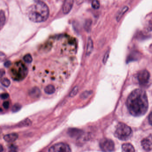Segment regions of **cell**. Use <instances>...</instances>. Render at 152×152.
Returning <instances> with one entry per match:
<instances>
[{
    "label": "cell",
    "mask_w": 152,
    "mask_h": 152,
    "mask_svg": "<svg viewBox=\"0 0 152 152\" xmlns=\"http://www.w3.org/2000/svg\"><path fill=\"white\" fill-rule=\"evenodd\" d=\"M21 105L20 104H15L12 106V112L16 113L19 111L21 109Z\"/></svg>",
    "instance_id": "44dd1931"
},
{
    "label": "cell",
    "mask_w": 152,
    "mask_h": 152,
    "mask_svg": "<svg viewBox=\"0 0 152 152\" xmlns=\"http://www.w3.org/2000/svg\"><path fill=\"white\" fill-rule=\"evenodd\" d=\"M79 92V87L77 86H75L71 90L69 94V96L71 97H74Z\"/></svg>",
    "instance_id": "d6986e66"
},
{
    "label": "cell",
    "mask_w": 152,
    "mask_h": 152,
    "mask_svg": "<svg viewBox=\"0 0 152 152\" xmlns=\"http://www.w3.org/2000/svg\"></svg>",
    "instance_id": "1f68e13d"
},
{
    "label": "cell",
    "mask_w": 152,
    "mask_h": 152,
    "mask_svg": "<svg viewBox=\"0 0 152 152\" xmlns=\"http://www.w3.org/2000/svg\"><path fill=\"white\" fill-rule=\"evenodd\" d=\"M91 23H92V22H91V20H90V21L88 20V21L86 22L85 24L84 27L87 31H89L90 27H91Z\"/></svg>",
    "instance_id": "cb8c5ba5"
},
{
    "label": "cell",
    "mask_w": 152,
    "mask_h": 152,
    "mask_svg": "<svg viewBox=\"0 0 152 152\" xmlns=\"http://www.w3.org/2000/svg\"><path fill=\"white\" fill-rule=\"evenodd\" d=\"M108 56H109V54L108 53H107L106 54H105V56H104V58L103 61L104 63L106 62V61H107V59H108Z\"/></svg>",
    "instance_id": "f546056e"
},
{
    "label": "cell",
    "mask_w": 152,
    "mask_h": 152,
    "mask_svg": "<svg viewBox=\"0 0 152 152\" xmlns=\"http://www.w3.org/2000/svg\"><path fill=\"white\" fill-rule=\"evenodd\" d=\"M44 91L47 94H52L55 92V87L52 85H48L45 88Z\"/></svg>",
    "instance_id": "5bb4252c"
},
{
    "label": "cell",
    "mask_w": 152,
    "mask_h": 152,
    "mask_svg": "<svg viewBox=\"0 0 152 152\" xmlns=\"http://www.w3.org/2000/svg\"><path fill=\"white\" fill-rule=\"evenodd\" d=\"M93 48V41L91 38H89L87 42V47L86 55L89 56L92 53Z\"/></svg>",
    "instance_id": "4fadbf2b"
},
{
    "label": "cell",
    "mask_w": 152,
    "mask_h": 152,
    "mask_svg": "<svg viewBox=\"0 0 152 152\" xmlns=\"http://www.w3.org/2000/svg\"><path fill=\"white\" fill-rule=\"evenodd\" d=\"M74 4V0H65L62 8V11L64 14H68L72 9Z\"/></svg>",
    "instance_id": "9c48e42d"
},
{
    "label": "cell",
    "mask_w": 152,
    "mask_h": 152,
    "mask_svg": "<svg viewBox=\"0 0 152 152\" xmlns=\"http://www.w3.org/2000/svg\"><path fill=\"white\" fill-rule=\"evenodd\" d=\"M114 134L119 140L127 141L131 138L133 134V131L129 126L125 123H119L116 127Z\"/></svg>",
    "instance_id": "3957f363"
},
{
    "label": "cell",
    "mask_w": 152,
    "mask_h": 152,
    "mask_svg": "<svg viewBox=\"0 0 152 152\" xmlns=\"http://www.w3.org/2000/svg\"><path fill=\"white\" fill-rule=\"evenodd\" d=\"M92 91H85L82 93L80 95V98L82 99H85L88 98L91 94H92Z\"/></svg>",
    "instance_id": "ac0fdd59"
},
{
    "label": "cell",
    "mask_w": 152,
    "mask_h": 152,
    "mask_svg": "<svg viewBox=\"0 0 152 152\" xmlns=\"http://www.w3.org/2000/svg\"><path fill=\"white\" fill-rule=\"evenodd\" d=\"M126 104L131 115L135 117L144 115L149 107L146 92L141 89L134 90L128 97Z\"/></svg>",
    "instance_id": "6da1fadb"
},
{
    "label": "cell",
    "mask_w": 152,
    "mask_h": 152,
    "mask_svg": "<svg viewBox=\"0 0 152 152\" xmlns=\"http://www.w3.org/2000/svg\"><path fill=\"white\" fill-rule=\"evenodd\" d=\"M1 98L2 100H5V99L9 98V94H7V93H4V94H1Z\"/></svg>",
    "instance_id": "d4e9b609"
},
{
    "label": "cell",
    "mask_w": 152,
    "mask_h": 152,
    "mask_svg": "<svg viewBox=\"0 0 152 152\" xmlns=\"http://www.w3.org/2000/svg\"><path fill=\"white\" fill-rule=\"evenodd\" d=\"M31 121L29 119H26L23 120V121H21L19 124V126L20 127L28 126L31 125Z\"/></svg>",
    "instance_id": "e0dca14e"
},
{
    "label": "cell",
    "mask_w": 152,
    "mask_h": 152,
    "mask_svg": "<svg viewBox=\"0 0 152 152\" xmlns=\"http://www.w3.org/2000/svg\"><path fill=\"white\" fill-rule=\"evenodd\" d=\"M34 1H35L36 2H37L39 1H43L42 0H34Z\"/></svg>",
    "instance_id": "4dcf8cb0"
},
{
    "label": "cell",
    "mask_w": 152,
    "mask_h": 152,
    "mask_svg": "<svg viewBox=\"0 0 152 152\" xmlns=\"http://www.w3.org/2000/svg\"><path fill=\"white\" fill-rule=\"evenodd\" d=\"M3 106L5 109H8L10 106V103L8 101H5L3 103Z\"/></svg>",
    "instance_id": "4316f807"
},
{
    "label": "cell",
    "mask_w": 152,
    "mask_h": 152,
    "mask_svg": "<svg viewBox=\"0 0 152 152\" xmlns=\"http://www.w3.org/2000/svg\"><path fill=\"white\" fill-rule=\"evenodd\" d=\"M9 152H18V149L16 146L12 145L10 148Z\"/></svg>",
    "instance_id": "484cf974"
},
{
    "label": "cell",
    "mask_w": 152,
    "mask_h": 152,
    "mask_svg": "<svg viewBox=\"0 0 152 152\" xmlns=\"http://www.w3.org/2000/svg\"><path fill=\"white\" fill-rule=\"evenodd\" d=\"M100 147L103 152H112L115 150V144L111 139L104 138L100 142Z\"/></svg>",
    "instance_id": "277c9868"
},
{
    "label": "cell",
    "mask_w": 152,
    "mask_h": 152,
    "mask_svg": "<svg viewBox=\"0 0 152 152\" xmlns=\"http://www.w3.org/2000/svg\"><path fill=\"white\" fill-rule=\"evenodd\" d=\"M49 15V9L43 1L37 2L30 6L28 11V16L31 21L40 23L46 21Z\"/></svg>",
    "instance_id": "7a4b0ae2"
},
{
    "label": "cell",
    "mask_w": 152,
    "mask_h": 152,
    "mask_svg": "<svg viewBox=\"0 0 152 152\" xmlns=\"http://www.w3.org/2000/svg\"><path fill=\"white\" fill-rule=\"evenodd\" d=\"M1 83L4 87H8L10 85V81L8 78H4L2 79L1 80Z\"/></svg>",
    "instance_id": "ffe728a7"
},
{
    "label": "cell",
    "mask_w": 152,
    "mask_h": 152,
    "mask_svg": "<svg viewBox=\"0 0 152 152\" xmlns=\"http://www.w3.org/2000/svg\"><path fill=\"white\" fill-rule=\"evenodd\" d=\"M128 10V6H125V7H124V8L122 9V10L118 14L117 16V20L118 21H119V20L121 19V18L123 17L124 14Z\"/></svg>",
    "instance_id": "9a60e30c"
},
{
    "label": "cell",
    "mask_w": 152,
    "mask_h": 152,
    "mask_svg": "<svg viewBox=\"0 0 152 152\" xmlns=\"http://www.w3.org/2000/svg\"><path fill=\"white\" fill-rule=\"evenodd\" d=\"M4 66L8 68L11 65V62L10 61H7L4 63Z\"/></svg>",
    "instance_id": "f1b7e54d"
},
{
    "label": "cell",
    "mask_w": 152,
    "mask_h": 152,
    "mask_svg": "<svg viewBox=\"0 0 152 152\" xmlns=\"http://www.w3.org/2000/svg\"><path fill=\"white\" fill-rule=\"evenodd\" d=\"M69 135L72 138H79L82 136L83 131L81 129L76 128H70L68 132Z\"/></svg>",
    "instance_id": "ba28073f"
},
{
    "label": "cell",
    "mask_w": 152,
    "mask_h": 152,
    "mask_svg": "<svg viewBox=\"0 0 152 152\" xmlns=\"http://www.w3.org/2000/svg\"><path fill=\"white\" fill-rule=\"evenodd\" d=\"M149 122L152 126V112L150 113L149 116Z\"/></svg>",
    "instance_id": "83f0119b"
},
{
    "label": "cell",
    "mask_w": 152,
    "mask_h": 152,
    "mask_svg": "<svg viewBox=\"0 0 152 152\" xmlns=\"http://www.w3.org/2000/svg\"><path fill=\"white\" fill-rule=\"evenodd\" d=\"M150 74L146 70L140 71L137 75V79L141 86H145L149 83Z\"/></svg>",
    "instance_id": "8992f818"
},
{
    "label": "cell",
    "mask_w": 152,
    "mask_h": 152,
    "mask_svg": "<svg viewBox=\"0 0 152 152\" xmlns=\"http://www.w3.org/2000/svg\"><path fill=\"white\" fill-rule=\"evenodd\" d=\"M24 61L27 63H30L32 62L33 61V58H32V56L30 54H27L25 55L23 58Z\"/></svg>",
    "instance_id": "7402d4cb"
},
{
    "label": "cell",
    "mask_w": 152,
    "mask_h": 152,
    "mask_svg": "<svg viewBox=\"0 0 152 152\" xmlns=\"http://www.w3.org/2000/svg\"><path fill=\"white\" fill-rule=\"evenodd\" d=\"M141 144L143 148L147 151L152 150V135H150L142 140Z\"/></svg>",
    "instance_id": "52a82bcc"
},
{
    "label": "cell",
    "mask_w": 152,
    "mask_h": 152,
    "mask_svg": "<svg viewBox=\"0 0 152 152\" xmlns=\"http://www.w3.org/2000/svg\"><path fill=\"white\" fill-rule=\"evenodd\" d=\"M122 152H135L134 146L130 143H125L122 146Z\"/></svg>",
    "instance_id": "7c38bea8"
},
{
    "label": "cell",
    "mask_w": 152,
    "mask_h": 152,
    "mask_svg": "<svg viewBox=\"0 0 152 152\" xmlns=\"http://www.w3.org/2000/svg\"><path fill=\"white\" fill-rule=\"evenodd\" d=\"M92 7L93 9L97 10L100 8V4L98 0H93L92 2Z\"/></svg>",
    "instance_id": "603a6c76"
},
{
    "label": "cell",
    "mask_w": 152,
    "mask_h": 152,
    "mask_svg": "<svg viewBox=\"0 0 152 152\" xmlns=\"http://www.w3.org/2000/svg\"><path fill=\"white\" fill-rule=\"evenodd\" d=\"M18 134L16 133H12V134H8L5 135L4 136V141L8 142H14L18 139Z\"/></svg>",
    "instance_id": "8fae6325"
},
{
    "label": "cell",
    "mask_w": 152,
    "mask_h": 152,
    "mask_svg": "<svg viewBox=\"0 0 152 152\" xmlns=\"http://www.w3.org/2000/svg\"><path fill=\"white\" fill-rule=\"evenodd\" d=\"M49 152H71V149L67 144L59 143L52 146Z\"/></svg>",
    "instance_id": "5b68a950"
},
{
    "label": "cell",
    "mask_w": 152,
    "mask_h": 152,
    "mask_svg": "<svg viewBox=\"0 0 152 152\" xmlns=\"http://www.w3.org/2000/svg\"><path fill=\"white\" fill-rule=\"evenodd\" d=\"M0 20H1V22H0L1 27V28H2V27L4 25L5 22V14H4V12L2 10L1 11V12H0Z\"/></svg>",
    "instance_id": "2e32d148"
},
{
    "label": "cell",
    "mask_w": 152,
    "mask_h": 152,
    "mask_svg": "<svg viewBox=\"0 0 152 152\" xmlns=\"http://www.w3.org/2000/svg\"><path fill=\"white\" fill-rule=\"evenodd\" d=\"M41 92L38 87H35L29 90V95L32 98H38L41 95Z\"/></svg>",
    "instance_id": "30bf717a"
}]
</instances>
